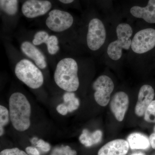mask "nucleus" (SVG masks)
Wrapping results in <instances>:
<instances>
[{"mask_svg":"<svg viewBox=\"0 0 155 155\" xmlns=\"http://www.w3.org/2000/svg\"><path fill=\"white\" fill-rule=\"evenodd\" d=\"M9 113L12 125L16 130L24 131L31 125V107L25 95L14 93L9 99Z\"/></svg>","mask_w":155,"mask_h":155,"instance_id":"f257e3e1","label":"nucleus"},{"mask_svg":"<svg viewBox=\"0 0 155 155\" xmlns=\"http://www.w3.org/2000/svg\"><path fill=\"white\" fill-rule=\"evenodd\" d=\"M78 65L72 58L62 59L56 66L54 80L60 88L67 92H75L79 86Z\"/></svg>","mask_w":155,"mask_h":155,"instance_id":"f03ea898","label":"nucleus"},{"mask_svg":"<svg viewBox=\"0 0 155 155\" xmlns=\"http://www.w3.org/2000/svg\"><path fill=\"white\" fill-rule=\"evenodd\" d=\"M35 64L28 59H23L17 63L14 72L18 79L33 89L40 88L43 84V75Z\"/></svg>","mask_w":155,"mask_h":155,"instance_id":"7ed1b4c3","label":"nucleus"},{"mask_svg":"<svg viewBox=\"0 0 155 155\" xmlns=\"http://www.w3.org/2000/svg\"><path fill=\"white\" fill-rule=\"evenodd\" d=\"M116 32L117 39L111 42L107 49L108 56L114 61H118L121 58L122 50H128L131 48L130 38L133 34V29L129 24L122 23L117 26Z\"/></svg>","mask_w":155,"mask_h":155,"instance_id":"20e7f679","label":"nucleus"},{"mask_svg":"<svg viewBox=\"0 0 155 155\" xmlns=\"http://www.w3.org/2000/svg\"><path fill=\"white\" fill-rule=\"evenodd\" d=\"M107 33L104 25L101 20L93 18L89 23L87 35V44L91 51H97L104 44Z\"/></svg>","mask_w":155,"mask_h":155,"instance_id":"39448f33","label":"nucleus"},{"mask_svg":"<svg viewBox=\"0 0 155 155\" xmlns=\"http://www.w3.org/2000/svg\"><path fill=\"white\" fill-rule=\"evenodd\" d=\"M73 22V16L69 12L59 9H54L49 13L45 24L50 30L60 33L71 28Z\"/></svg>","mask_w":155,"mask_h":155,"instance_id":"423d86ee","label":"nucleus"},{"mask_svg":"<svg viewBox=\"0 0 155 155\" xmlns=\"http://www.w3.org/2000/svg\"><path fill=\"white\" fill-rule=\"evenodd\" d=\"M155 47V29L147 28L135 34L131 42V48L134 52L143 54Z\"/></svg>","mask_w":155,"mask_h":155,"instance_id":"0eeeda50","label":"nucleus"},{"mask_svg":"<svg viewBox=\"0 0 155 155\" xmlns=\"http://www.w3.org/2000/svg\"><path fill=\"white\" fill-rule=\"evenodd\" d=\"M93 88L95 91L96 102L101 107L107 105L114 88V82L107 75H101L93 84Z\"/></svg>","mask_w":155,"mask_h":155,"instance_id":"6e6552de","label":"nucleus"},{"mask_svg":"<svg viewBox=\"0 0 155 155\" xmlns=\"http://www.w3.org/2000/svg\"><path fill=\"white\" fill-rule=\"evenodd\" d=\"M52 6L48 0H27L22 5L21 11L26 18L33 19L46 14Z\"/></svg>","mask_w":155,"mask_h":155,"instance_id":"1a4fd4ad","label":"nucleus"},{"mask_svg":"<svg viewBox=\"0 0 155 155\" xmlns=\"http://www.w3.org/2000/svg\"><path fill=\"white\" fill-rule=\"evenodd\" d=\"M129 105V98L127 94L118 92L113 96L110 102V108L116 119L119 122L124 119Z\"/></svg>","mask_w":155,"mask_h":155,"instance_id":"9d476101","label":"nucleus"},{"mask_svg":"<svg viewBox=\"0 0 155 155\" xmlns=\"http://www.w3.org/2000/svg\"><path fill=\"white\" fill-rule=\"evenodd\" d=\"M155 92L152 87L145 84L141 87L139 92L138 100L135 108L136 115L141 117L151 103L153 101Z\"/></svg>","mask_w":155,"mask_h":155,"instance_id":"9b49d317","label":"nucleus"},{"mask_svg":"<svg viewBox=\"0 0 155 155\" xmlns=\"http://www.w3.org/2000/svg\"><path fill=\"white\" fill-rule=\"evenodd\" d=\"M22 53L31 59L41 69H45L47 67L45 57L36 46L28 41L22 42L20 46Z\"/></svg>","mask_w":155,"mask_h":155,"instance_id":"f8f14e48","label":"nucleus"},{"mask_svg":"<svg viewBox=\"0 0 155 155\" xmlns=\"http://www.w3.org/2000/svg\"><path fill=\"white\" fill-rule=\"evenodd\" d=\"M129 145L126 140L116 139L109 142L102 147L98 155H126Z\"/></svg>","mask_w":155,"mask_h":155,"instance_id":"ddd939ff","label":"nucleus"},{"mask_svg":"<svg viewBox=\"0 0 155 155\" xmlns=\"http://www.w3.org/2000/svg\"><path fill=\"white\" fill-rule=\"evenodd\" d=\"M130 13L136 18L143 19L151 24L155 23V0H149L145 7L133 6L130 9Z\"/></svg>","mask_w":155,"mask_h":155,"instance_id":"4468645a","label":"nucleus"},{"mask_svg":"<svg viewBox=\"0 0 155 155\" xmlns=\"http://www.w3.org/2000/svg\"><path fill=\"white\" fill-rule=\"evenodd\" d=\"M127 141L132 150L147 149L150 147L149 139L142 134L133 133L128 136Z\"/></svg>","mask_w":155,"mask_h":155,"instance_id":"2eb2a0df","label":"nucleus"},{"mask_svg":"<svg viewBox=\"0 0 155 155\" xmlns=\"http://www.w3.org/2000/svg\"><path fill=\"white\" fill-rule=\"evenodd\" d=\"M102 136V132L101 130H97L91 133L87 129H84L79 137V140L84 146L90 147L100 143Z\"/></svg>","mask_w":155,"mask_h":155,"instance_id":"dca6fc26","label":"nucleus"},{"mask_svg":"<svg viewBox=\"0 0 155 155\" xmlns=\"http://www.w3.org/2000/svg\"><path fill=\"white\" fill-rule=\"evenodd\" d=\"M0 7L1 10L7 15L14 16L18 11V0H0Z\"/></svg>","mask_w":155,"mask_h":155,"instance_id":"f3484780","label":"nucleus"},{"mask_svg":"<svg viewBox=\"0 0 155 155\" xmlns=\"http://www.w3.org/2000/svg\"><path fill=\"white\" fill-rule=\"evenodd\" d=\"M45 44L46 45L48 52L51 55H54L60 50L59 40L56 35H50Z\"/></svg>","mask_w":155,"mask_h":155,"instance_id":"a211bd4d","label":"nucleus"},{"mask_svg":"<svg viewBox=\"0 0 155 155\" xmlns=\"http://www.w3.org/2000/svg\"><path fill=\"white\" fill-rule=\"evenodd\" d=\"M10 119V113L8 109L4 106H0V136L5 133L4 127L8 124Z\"/></svg>","mask_w":155,"mask_h":155,"instance_id":"6ab92c4d","label":"nucleus"},{"mask_svg":"<svg viewBox=\"0 0 155 155\" xmlns=\"http://www.w3.org/2000/svg\"><path fill=\"white\" fill-rule=\"evenodd\" d=\"M49 36V34L45 31H39L34 36L32 41V44L35 46L40 45L43 44H45Z\"/></svg>","mask_w":155,"mask_h":155,"instance_id":"aec40b11","label":"nucleus"},{"mask_svg":"<svg viewBox=\"0 0 155 155\" xmlns=\"http://www.w3.org/2000/svg\"><path fill=\"white\" fill-rule=\"evenodd\" d=\"M144 119L149 123H155V100H153L145 112Z\"/></svg>","mask_w":155,"mask_h":155,"instance_id":"412c9836","label":"nucleus"},{"mask_svg":"<svg viewBox=\"0 0 155 155\" xmlns=\"http://www.w3.org/2000/svg\"><path fill=\"white\" fill-rule=\"evenodd\" d=\"M0 155H28L27 153L19 150L18 148L7 149L3 150L0 153Z\"/></svg>","mask_w":155,"mask_h":155,"instance_id":"4be33fe9","label":"nucleus"},{"mask_svg":"<svg viewBox=\"0 0 155 155\" xmlns=\"http://www.w3.org/2000/svg\"><path fill=\"white\" fill-rule=\"evenodd\" d=\"M54 152L58 153L61 154V155H76L77 152L75 150H72L68 146L65 147H62L60 148L56 149L54 150Z\"/></svg>","mask_w":155,"mask_h":155,"instance_id":"5701e85b","label":"nucleus"},{"mask_svg":"<svg viewBox=\"0 0 155 155\" xmlns=\"http://www.w3.org/2000/svg\"><path fill=\"white\" fill-rule=\"evenodd\" d=\"M80 105L79 100L76 97L68 103L67 105L68 112H72L77 110Z\"/></svg>","mask_w":155,"mask_h":155,"instance_id":"b1692460","label":"nucleus"},{"mask_svg":"<svg viewBox=\"0 0 155 155\" xmlns=\"http://www.w3.org/2000/svg\"><path fill=\"white\" fill-rule=\"evenodd\" d=\"M36 147L40 149L44 152H48L51 150V146L49 143L46 142L42 139H40L36 142Z\"/></svg>","mask_w":155,"mask_h":155,"instance_id":"393cba45","label":"nucleus"},{"mask_svg":"<svg viewBox=\"0 0 155 155\" xmlns=\"http://www.w3.org/2000/svg\"><path fill=\"white\" fill-rule=\"evenodd\" d=\"M57 110L59 114L65 116L68 114V110L67 105L64 104H61L57 107Z\"/></svg>","mask_w":155,"mask_h":155,"instance_id":"a878e982","label":"nucleus"},{"mask_svg":"<svg viewBox=\"0 0 155 155\" xmlns=\"http://www.w3.org/2000/svg\"><path fill=\"white\" fill-rule=\"evenodd\" d=\"M75 97V94L74 93L72 92H67L63 96L64 103L65 104H67Z\"/></svg>","mask_w":155,"mask_h":155,"instance_id":"bb28decb","label":"nucleus"},{"mask_svg":"<svg viewBox=\"0 0 155 155\" xmlns=\"http://www.w3.org/2000/svg\"><path fill=\"white\" fill-rule=\"evenodd\" d=\"M25 151L28 155H40L38 150L35 147H27L25 149Z\"/></svg>","mask_w":155,"mask_h":155,"instance_id":"cd10ccee","label":"nucleus"},{"mask_svg":"<svg viewBox=\"0 0 155 155\" xmlns=\"http://www.w3.org/2000/svg\"><path fill=\"white\" fill-rule=\"evenodd\" d=\"M150 143L152 147L155 150V133H153L150 136Z\"/></svg>","mask_w":155,"mask_h":155,"instance_id":"c85d7f7f","label":"nucleus"},{"mask_svg":"<svg viewBox=\"0 0 155 155\" xmlns=\"http://www.w3.org/2000/svg\"><path fill=\"white\" fill-rule=\"evenodd\" d=\"M59 2L64 4H69L73 2L75 0H58Z\"/></svg>","mask_w":155,"mask_h":155,"instance_id":"c756f323","label":"nucleus"},{"mask_svg":"<svg viewBox=\"0 0 155 155\" xmlns=\"http://www.w3.org/2000/svg\"><path fill=\"white\" fill-rule=\"evenodd\" d=\"M131 155H145L143 153H134L133 154Z\"/></svg>","mask_w":155,"mask_h":155,"instance_id":"7c9ffc66","label":"nucleus"}]
</instances>
